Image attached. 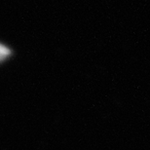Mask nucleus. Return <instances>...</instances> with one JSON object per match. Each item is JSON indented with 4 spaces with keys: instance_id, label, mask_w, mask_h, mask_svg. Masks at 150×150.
I'll use <instances>...</instances> for the list:
<instances>
[{
    "instance_id": "1",
    "label": "nucleus",
    "mask_w": 150,
    "mask_h": 150,
    "mask_svg": "<svg viewBox=\"0 0 150 150\" xmlns=\"http://www.w3.org/2000/svg\"><path fill=\"white\" fill-rule=\"evenodd\" d=\"M10 54H11V51L9 48L4 46L3 44H0V62L7 59L8 57L10 56Z\"/></svg>"
}]
</instances>
